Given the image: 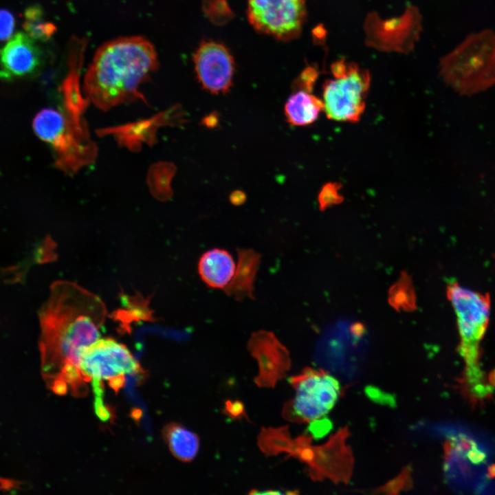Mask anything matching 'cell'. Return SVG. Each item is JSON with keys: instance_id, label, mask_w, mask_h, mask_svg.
<instances>
[{"instance_id": "obj_1", "label": "cell", "mask_w": 495, "mask_h": 495, "mask_svg": "<svg viewBox=\"0 0 495 495\" xmlns=\"http://www.w3.org/2000/svg\"><path fill=\"white\" fill-rule=\"evenodd\" d=\"M107 316L103 300L69 280H57L41 307L39 349L44 379L58 395L87 393L79 368L83 350L101 337Z\"/></svg>"}, {"instance_id": "obj_3", "label": "cell", "mask_w": 495, "mask_h": 495, "mask_svg": "<svg viewBox=\"0 0 495 495\" xmlns=\"http://www.w3.org/2000/svg\"><path fill=\"white\" fill-rule=\"evenodd\" d=\"M445 82L462 95L495 85V32L486 29L468 36L440 60Z\"/></svg>"}, {"instance_id": "obj_18", "label": "cell", "mask_w": 495, "mask_h": 495, "mask_svg": "<svg viewBox=\"0 0 495 495\" xmlns=\"http://www.w3.org/2000/svg\"><path fill=\"white\" fill-rule=\"evenodd\" d=\"M389 297L390 304L397 309L408 311L415 307L414 291L406 275H403L391 287Z\"/></svg>"}, {"instance_id": "obj_21", "label": "cell", "mask_w": 495, "mask_h": 495, "mask_svg": "<svg viewBox=\"0 0 495 495\" xmlns=\"http://www.w3.org/2000/svg\"><path fill=\"white\" fill-rule=\"evenodd\" d=\"M14 28L13 15L6 10H0V41L8 39Z\"/></svg>"}, {"instance_id": "obj_7", "label": "cell", "mask_w": 495, "mask_h": 495, "mask_svg": "<svg viewBox=\"0 0 495 495\" xmlns=\"http://www.w3.org/2000/svg\"><path fill=\"white\" fill-rule=\"evenodd\" d=\"M79 368L86 383L91 382L94 394L104 393L103 380L118 391L125 375L138 372L140 367L131 351L111 338H100L87 346L80 356Z\"/></svg>"}, {"instance_id": "obj_8", "label": "cell", "mask_w": 495, "mask_h": 495, "mask_svg": "<svg viewBox=\"0 0 495 495\" xmlns=\"http://www.w3.org/2000/svg\"><path fill=\"white\" fill-rule=\"evenodd\" d=\"M295 390L292 411L299 419L316 421L326 415L335 406L341 386L333 376L321 370L308 368L292 377Z\"/></svg>"}, {"instance_id": "obj_6", "label": "cell", "mask_w": 495, "mask_h": 495, "mask_svg": "<svg viewBox=\"0 0 495 495\" xmlns=\"http://www.w3.org/2000/svg\"><path fill=\"white\" fill-rule=\"evenodd\" d=\"M332 78L322 87V102L327 117L331 120L358 122L366 108L369 89V72L344 59L331 66Z\"/></svg>"}, {"instance_id": "obj_9", "label": "cell", "mask_w": 495, "mask_h": 495, "mask_svg": "<svg viewBox=\"0 0 495 495\" xmlns=\"http://www.w3.org/2000/svg\"><path fill=\"white\" fill-rule=\"evenodd\" d=\"M248 17L257 31L287 41L300 33L306 16L305 0H248Z\"/></svg>"}, {"instance_id": "obj_12", "label": "cell", "mask_w": 495, "mask_h": 495, "mask_svg": "<svg viewBox=\"0 0 495 495\" xmlns=\"http://www.w3.org/2000/svg\"><path fill=\"white\" fill-rule=\"evenodd\" d=\"M181 109L175 106L170 111L164 112L153 118L138 122L112 129L117 140L131 149L138 148L142 142L153 141L155 130L159 125L170 123L177 124L183 123L185 120Z\"/></svg>"}, {"instance_id": "obj_20", "label": "cell", "mask_w": 495, "mask_h": 495, "mask_svg": "<svg viewBox=\"0 0 495 495\" xmlns=\"http://www.w3.org/2000/svg\"><path fill=\"white\" fill-rule=\"evenodd\" d=\"M318 76V71L315 68L307 67L294 82V88L296 90L303 89L312 91Z\"/></svg>"}, {"instance_id": "obj_19", "label": "cell", "mask_w": 495, "mask_h": 495, "mask_svg": "<svg viewBox=\"0 0 495 495\" xmlns=\"http://www.w3.org/2000/svg\"><path fill=\"white\" fill-rule=\"evenodd\" d=\"M340 189V185L335 182H329L322 186L318 197L320 210H324L343 200Z\"/></svg>"}, {"instance_id": "obj_14", "label": "cell", "mask_w": 495, "mask_h": 495, "mask_svg": "<svg viewBox=\"0 0 495 495\" xmlns=\"http://www.w3.org/2000/svg\"><path fill=\"white\" fill-rule=\"evenodd\" d=\"M235 263L226 250L213 248L205 252L198 262V272L209 287L223 289L229 284L235 272Z\"/></svg>"}, {"instance_id": "obj_2", "label": "cell", "mask_w": 495, "mask_h": 495, "mask_svg": "<svg viewBox=\"0 0 495 495\" xmlns=\"http://www.w3.org/2000/svg\"><path fill=\"white\" fill-rule=\"evenodd\" d=\"M159 66L153 44L142 36L110 40L95 52L85 74V97L102 110L144 98L139 89Z\"/></svg>"}, {"instance_id": "obj_15", "label": "cell", "mask_w": 495, "mask_h": 495, "mask_svg": "<svg viewBox=\"0 0 495 495\" xmlns=\"http://www.w3.org/2000/svg\"><path fill=\"white\" fill-rule=\"evenodd\" d=\"M324 111L322 100L312 91L298 89L287 99L284 108L287 122L292 126H307L314 123Z\"/></svg>"}, {"instance_id": "obj_23", "label": "cell", "mask_w": 495, "mask_h": 495, "mask_svg": "<svg viewBox=\"0 0 495 495\" xmlns=\"http://www.w3.org/2000/svg\"><path fill=\"white\" fill-rule=\"evenodd\" d=\"M203 122L208 127H214L218 122L217 116L214 113L210 114L204 118Z\"/></svg>"}, {"instance_id": "obj_22", "label": "cell", "mask_w": 495, "mask_h": 495, "mask_svg": "<svg viewBox=\"0 0 495 495\" xmlns=\"http://www.w3.org/2000/svg\"><path fill=\"white\" fill-rule=\"evenodd\" d=\"M246 197L243 192L236 190L231 193L230 199V202L234 205H241L245 201Z\"/></svg>"}, {"instance_id": "obj_4", "label": "cell", "mask_w": 495, "mask_h": 495, "mask_svg": "<svg viewBox=\"0 0 495 495\" xmlns=\"http://www.w3.org/2000/svg\"><path fill=\"white\" fill-rule=\"evenodd\" d=\"M33 129L54 149L56 165L67 173H76L96 158L97 148L89 136L83 116L64 109L45 108L34 117Z\"/></svg>"}, {"instance_id": "obj_13", "label": "cell", "mask_w": 495, "mask_h": 495, "mask_svg": "<svg viewBox=\"0 0 495 495\" xmlns=\"http://www.w3.org/2000/svg\"><path fill=\"white\" fill-rule=\"evenodd\" d=\"M238 261L234 276L224 288L226 294L237 300L254 298V287L261 263V255L252 249H238Z\"/></svg>"}, {"instance_id": "obj_10", "label": "cell", "mask_w": 495, "mask_h": 495, "mask_svg": "<svg viewBox=\"0 0 495 495\" xmlns=\"http://www.w3.org/2000/svg\"><path fill=\"white\" fill-rule=\"evenodd\" d=\"M197 77L201 86L212 94H225L232 84L234 63L223 45L207 41L202 43L194 56Z\"/></svg>"}, {"instance_id": "obj_16", "label": "cell", "mask_w": 495, "mask_h": 495, "mask_svg": "<svg viewBox=\"0 0 495 495\" xmlns=\"http://www.w3.org/2000/svg\"><path fill=\"white\" fill-rule=\"evenodd\" d=\"M163 437L170 451L180 461H192L197 455L199 440L196 434L178 424H169L163 429Z\"/></svg>"}, {"instance_id": "obj_5", "label": "cell", "mask_w": 495, "mask_h": 495, "mask_svg": "<svg viewBox=\"0 0 495 495\" xmlns=\"http://www.w3.org/2000/svg\"><path fill=\"white\" fill-rule=\"evenodd\" d=\"M447 296L456 314L461 338L459 351L467 365L468 380L478 383L481 376L478 367L480 344L488 325L490 296L457 283L448 285Z\"/></svg>"}, {"instance_id": "obj_17", "label": "cell", "mask_w": 495, "mask_h": 495, "mask_svg": "<svg viewBox=\"0 0 495 495\" xmlns=\"http://www.w3.org/2000/svg\"><path fill=\"white\" fill-rule=\"evenodd\" d=\"M24 29L34 41H45L55 31L54 25L47 21L38 6L29 7L25 12Z\"/></svg>"}, {"instance_id": "obj_11", "label": "cell", "mask_w": 495, "mask_h": 495, "mask_svg": "<svg viewBox=\"0 0 495 495\" xmlns=\"http://www.w3.org/2000/svg\"><path fill=\"white\" fill-rule=\"evenodd\" d=\"M41 64V53L28 34H15L0 49V78L23 77L36 72Z\"/></svg>"}]
</instances>
